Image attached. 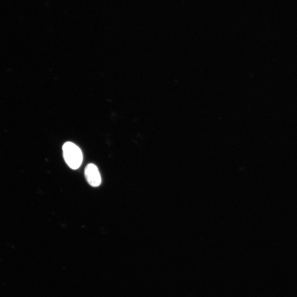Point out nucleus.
<instances>
[{
  "instance_id": "f257e3e1",
  "label": "nucleus",
  "mask_w": 297,
  "mask_h": 297,
  "mask_svg": "<svg viewBox=\"0 0 297 297\" xmlns=\"http://www.w3.org/2000/svg\"><path fill=\"white\" fill-rule=\"evenodd\" d=\"M63 157L67 165L73 170L78 169L83 161L80 148L72 142H67L62 147Z\"/></svg>"
},
{
  "instance_id": "f03ea898",
  "label": "nucleus",
  "mask_w": 297,
  "mask_h": 297,
  "mask_svg": "<svg viewBox=\"0 0 297 297\" xmlns=\"http://www.w3.org/2000/svg\"><path fill=\"white\" fill-rule=\"evenodd\" d=\"M85 174L87 182L91 186L97 187L100 185L102 178L96 165L93 164L88 165Z\"/></svg>"
}]
</instances>
